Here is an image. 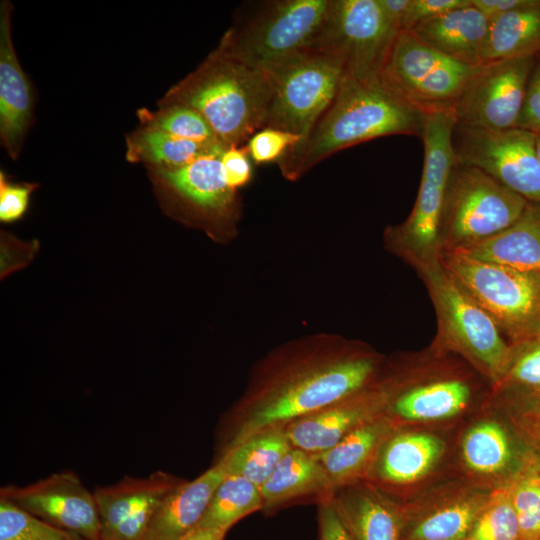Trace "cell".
Returning a JSON list of instances; mask_svg holds the SVG:
<instances>
[{"mask_svg": "<svg viewBox=\"0 0 540 540\" xmlns=\"http://www.w3.org/2000/svg\"><path fill=\"white\" fill-rule=\"evenodd\" d=\"M374 370L367 357L311 356L282 371L233 413L221 455L254 434L317 412L362 389Z\"/></svg>", "mask_w": 540, "mask_h": 540, "instance_id": "1", "label": "cell"}, {"mask_svg": "<svg viewBox=\"0 0 540 540\" xmlns=\"http://www.w3.org/2000/svg\"><path fill=\"white\" fill-rule=\"evenodd\" d=\"M426 113L386 88L345 75L331 105L299 144L278 161L296 179L327 157L356 144L390 135L421 137Z\"/></svg>", "mask_w": 540, "mask_h": 540, "instance_id": "2", "label": "cell"}, {"mask_svg": "<svg viewBox=\"0 0 540 540\" xmlns=\"http://www.w3.org/2000/svg\"><path fill=\"white\" fill-rule=\"evenodd\" d=\"M271 95L265 71L217 47L166 93L160 106L180 104L198 111L227 148L264 128Z\"/></svg>", "mask_w": 540, "mask_h": 540, "instance_id": "3", "label": "cell"}, {"mask_svg": "<svg viewBox=\"0 0 540 540\" xmlns=\"http://www.w3.org/2000/svg\"><path fill=\"white\" fill-rule=\"evenodd\" d=\"M447 274L517 345L540 333V274L478 260L457 249H440Z\"/></svg>", "mask_w": 540, "mask_h": 540, "instance_id": "4", "label": "cell"}, {"mask_svg": "<svg viewBox=\"0 0 540 540\" xmlns=\"http://www.w3.org/2000/svg\"><path fill=\"white\" fill-rule=\"evenodd\" d=\"M331 0L269 2L238 28L229 29L218 47L265 72L317 44Z\"/></svg>", "mask_w": 540, "mask_h": 540, "instance_id": "5", "label": "cell"}, {"mask_svg": "<svg viewBox=\"0 0 540 540\" xmlns=\"http://www.w3.org/2000/svg\"><path fill=\"white\" fill-rule=\"evenodd\" d=\"M528 202L482 170L456 161L440 220V249L461 248L503 231Z\"/></svg>", "mask_w": 540, "mask_h": 540, "instance_id": "6", "label": "cell"}, {"mask_svg": "<svg viewBox=\"0 0 540 540\" xmlns=\"http://www.w3.org/2000/svg\"><path fill=\"white\" fill-rule=\"evenodd\" d=\"M266 73L272 95L264 128L281 129L304 140L333 102L346 71L336 53L314 47Z\"/></svg>", "mask_w": 540, "mask_h": 540, "instance_id": "7", "label": "cell"}, {"mask_svg": "<svg viewBox=\"0 0 540 540\" xmlns=\"http://www.w3.org/2000/svg\"><path fill=\"white\" fill-rule=\"evenodd\" d=\"M454 108L428 112L421 138L424 146L422 177L414 208L399 227L400 241L427 263L439 257V227L451 170L456 163L453 132Z\"/></svg>", "mask_w": 540, "mask_h": 540, "instance_id": "8", "label": "cell"}, {"mask_svg": "<svg viewBox=\"0 0 540 540\" xmlns=\"http://www.w3.org/2000/svg\"><path fill=\"white\" fill-rule=\"evenodd\" d=\"M477 67L455 61L409 31H401L380 81L403 100L428 113L454 108Z\"/></svg>", "mask_w": 540, "mask_h": 540, "instance_id": "9", "label": "cell"}, {"mask_svg": "<svg viewBox=\"0 0 540 540\" xmlns=\"http://www.w3.org/2000/svg\"><path fill=\"white\" fill-rule=\"evenodd\" d=\"M400 32L378 0H331L326 25L315 47L336 53L345 64V75L364 83H378Z\"/></svg>", "mask_w": 540, "mask_h": 540, "instance_id": "10", "label": "cell"}, {"mask_svg": "<svg viewBox=\"0 0 540 540\" xmlns=\"http://www.w3.org/2000/svg\"><path fill=\"white\" fill-rule=\"evenodd\" d=\"M445 336L496 381L508 370L514 348L494 320L447 274L439 257L420 264Z\"/></svg>", "mask_w": 540, "mask_h": 540, "instance_id": "11", "label": "cell"}, {"mask_svg": "<svg viewBox=\"0 0 540 540\" xmlns=\"http://www.w3.org/2000/svg\"><path fill=\"white\" fill-rule=\"evenodd\" d=\"M456 161L478 168L531 202H540V163L535 133L519 127L483 129L456 126Z\"/></svg>", "mask_w": 540, "mask_h": 540, "instance_id": "12", "label": "cell"}, {"mask_svg": "<svg viewBox=\"0 0 540 540\" xmlns=\"http://www.w3.org/2000/svg\"><path fill=\"white\" fill-rule=\"evenodd\" d=\"M536 57L486 62L477 67L454 106L456 126L517 127Z\"/></svg>", "mask_w": 540, "mask_h": 540, "instance_id": "13", "label": "cell"}, {"mask_svg": "<svg viewBox=\"0 0 540 540\" xmlns=\"http://www.w3.org/2000/svg\"><path fill=\"white\" fill-rule=\"evenodd\" d=\"M0 498L86 540H101L94 493L72 470L53 473L25 486H3Z\"/></svg>", "mask_w": 540, "mask_h": 540, "instance_id": "14", "label": "cell"}, {"mask_svg": "<svg viewBox=\"0 0 540 540\" xmlns=\"http://www.w3.org/2000/svg\"><path fill=\"white\" fill-rule=\"evenodd\" d=\"M184 481L165 471L97 487L101 540H145L165 499Z\"/></svg>", "mask_w": 540, "mask_h": 540, "instance_id": "15", "label": "cell"}, {"mask_svg": "<svg viewBox=\"0 0 540 540\" xmlns=\"http://www.w3.org/2000/svg\"><path fill=\"white\" fill-rule=\"evenodd\" d=\"M389 399L386 390L357 392L284 427L293 447L319 454L349 432L380 417Z\"/></svg>", "mask_w": 540, "mask_h": 540, "instance_id": "16", "label": "cell"}, {"mask_svg": "<svg viewBox=\"0 0 540 540\" xmlns=\"http://www.w3.org/2000/svg\"><path fill=\"white\" fill-rule=\"evenodd\" d=\"M11 4L0 5V136L10 157L16 158L31 119L32 92L19 64L11 34Z\"/></svg>", "mask_w": 540, "mask_h": 540, "instance_id": "17", "label": "cell"}, {"mask_svg": "<svg viewBox=\"0 0 540 540\" xmlns=\"http://www.w3.org/2000/svg\"><path fill=\"white\" fill-rule=\"evenodd\" d=\"M490 21L471 4L423 21L409 30L418 40L468 66L483 64Z\"/></svg>", "mask_w": 540, "mask_h": 540, "instance_id": "18", "label": "cell"}, {"mask_svg": "<svg viewBox=\"0 0 540 540\" xmlns=\"http://www.w3.org/2000/svg\"><path fill=\"white\" fill-rule=\"evenodd\" d=\"M228 474V459L223 455L192 481L184 480L163 502L145 540H181L197 527L210 500Z\"/></svg>", "mask_w": 540, "mask_h": 540, "instance_id": "19", "label": "cell"}, {"mask_svg": "<svg viewBox=\"0 0 540 540\" xmlns=\"http://www.w3.org/2000/svg\"><path fill=\"white\" fill-rule=\"evenodd\" d=\"M457 249L469 257L540 274V202L529 201L511 226Z\"/></svg>", "mask_w": 540, "mask_h": 540, "instance_id": "20", "label": "cell"}, {"mask_svg": "<svg viewBox=\"0 0 540 540\" xmlns=\"http://www.w3.org/2000/svg\"><path fill=\"white\" fill-rule=\"evenodd\" d=\"M332 492L327 473L317 455L292 447L260 486L262 510L270 511L305 495L317 494L323 498Z\"/></svg>", "mask_w": 540, "mask_h": 540, "instance_id": "21", "label": "cell"}, {"mask_svg": "<svg viewBox=\"0 0 540 540\" xmlns=\"http://www.w3.org/2000/svg\"><path fill=\"white\" fill-rule=\"evenodd\" d=\"M389 431V422L380 416L352 430L330 449L316 454L333 491L353 483L364 473Z\"/></svg>", "mask_w": 540, "mask_h": 540, "instance_id": "22", "label": "cell"}, {"mask_svg": "<svg viewBox=\"0 0 540 540\" xmlns=\"http://www.w3.org/2000/svg\"><path fill=\"white\" fill-rule=\"evenodd\" d=\"M219 154L201 157L174 170L157 169L158 175L197 208L218 214L229 212L235 190L225 180Z\"/></svg>", "mask_w": 540, "mask_h": 540, "instance_id": "23", "label": "cell"}, {"mask_svg": "<svg viewBox=\"0 0 540 540\" xmlns=\"http://www.w3.org/2000/svg\"><path fill=\"white\" fill-rule=\"evenodd\" d=\"M440 439L422 433L393 436L378 451L377 474L395 484L414 482L423 477L443 453Z\"/></svg>", "mask_w": 540, "mask_h": 540, "instance_id": "24", "label": "cell"}, {"mask_svg": "<svg viewBox=\"0 0 540 540\" xmlns=\"http://www.w3.org/2000/svg\"><path fill=\"white\" fill-rule=\"evenodd\" d=\"M540 53V0L490 21L483 63L537 57Z\"/></svg>", "mask_w": 540, "mask_h": 540, "instance_id": "25", "label": "cell"}, {"mask_svg": "<svg viewBox=\"0 0 540 540\" xmlns=\"http://www.w3.org/2000/svg\"><path fill=\"white\" fill-rule=\"evenodd\" d=\"M331 498L355 540H402L403 516L378 494L365 491L351 496L333 491Z\"/></svg>", "mask_w": 540, "mask_h": 540, "instance_id": "26", "label": "cell"}, {"mask_svg": "<svg viewBox=\"0 0 540 540\" xmlns=\"http://www.w3.org/2000/svg\"><path fill=\"white\" fill-rule=\"evenodd\" d=\"M225 148L222 144L194 142L142 126L127 139L126 155L130 161L148 162L160 170H174L201 157L222 153Z\"/></svg>", "mask_w": 540, "mask_h": 540, "instance_id": "27", "label": "cell"}, {"mask_svg": "<svg viewBox=\"0 0 540 540\" xmlns=\"http://www.w3.org/2000/svg\"><path fill=\"white\" fill-rule=\"evenodd\" d=\"M292 447L284 427H274L254 434L223 455L228 459V474L260 488Z\"/></svg>", "mask_w": 540, "mask_h": 540, "instance_id": "28", "label": "cell"}, {"mask_svg": "<svg viewBox=\"0 0 540 540\" xmlns=\"http://www.w3.org/2000/svg\"><path fill=\"white\" fill-rule=\"evenodd\" d=\"M468 386L458 380L431 383L400 396L393 409L408 420H436L459 413L469 399Z\"/></svg>", "mask_w": 540, "mask_h": 540, "instance_id": "29", "label": "cell"}, {"mask_svg": "<svg viewBox=\"0 0 540 540\" xmlns=\"http://www.w3.org/2000/svg\"><path fill=\"white\" fill-rule=\"evenodd\" d=\"M258 510H262L260 488L241 476L227 474L197 527L227 533L236 522Z\"/></svg>", "mask_w": 540, "mask_h": 540, "instance_id": "30", "label": "cell"}, {"mask_svg": "<svg viewBox=\"0 0 540 540\" xmlns=\"http://www.w3.org/2000/svg\"><path fill=\"white\" fill-rule=\"evenodd\" d=\"M485 501L458 500L403 524L402 540H465Z\"/></svg>", "mask_w": 540, "mask_h": 540, "instance_id": "31", "label": "cell"}, {"mask_svg": "<svg viewBox=\"0 0 540 540\" xmlns=\"http://www.w3.org/2000/svg\"><path fill=\"white\" fill-rule=\"evenodd\" d=\"M463 458L473 471L483 474L506 469L513 458V447L506 431L495 422H482L464 436Z\"/></svg>", "mask_w": 540, "mask_h": 540, "instance_id": "32", "label": "cell"}, {"mask_svg": "<svg viewBox=\"0 0 540 540\" xmlns=\"http://www.w3.org/2000/svg\"><path fill=\"white\" fill-rule=\"evenodd\" d=\"M139 119L144 127L157 129L179 138L199 143L222 144L206 119L188 106L163 105L155 112L141 109Z\"/></svg>", "mask_w": 540, "mask_h": 540, "instance_id": "33", "label": "cell"}, {"mask_svg": "<svg viewBox=\"0 0 540 540\" xmlns=\"http://www.w3.org/2000/svg\"><path fill=\"white\" fill-rule=\"evenodd\" d=\"M522 540H540V465L530 460L508 484Z\"/></svg>", "mask_w": 540, "mask_h": 540, "instance_id": "34", "label": "cell"}, {"mask_svg": "<svg viewBox=\"0 0 540 540\" xmlns=\"http://www.w3.org/2000/svg\"><path fill=\"white\" fill-rule=\"evenodd\" d=\"M465 540H522L508 485L487 498Z\"/></svg>", "mask_w": 540, "mask_h": 540, "instance_id": "35", "label": "cell"}, {"mask_svg": "<svg viewBox=\"0 0 540 540\" xmlns=\"http://www.w3.org/2000/svg\"><path fill=\"white\" fill-rule=\"evenodd\" d=\"M0 540H86L0 498Z\"/></svg>", "mask_w": 540, "mask_h": 540, "instance_id": "36", "label": "cell"}, {"mask_svg": "<svg viewBox=\"0 0 540 540\" xmlns=\"http://www.w3.org/2000/svg\"><path fill=\"white\" fill-rule=\"evenodd\" d=\"M513 348L510 366L499 381L533 404L529 412L538 410L540 409V339L535 338L513 345Z\"/></svg>", "mask_w": 540, "mask_h": 540, "instance_id": "37", "label": "cell"}, {"mask_svg": "<svg viewBox=\"0 0 540 540\" xmlns=\"http://www.w3.org/2000/svg\"><path fill=\"white\" fill-rule=\"evenodd\" d=\"M301 137L293 133L265 127L254 133L245 146L249 157L257 164L279 161L292 147L301 142Z\"/></svg>", "mask_w": 540, "mask_h": 540, "instance_id": "38", "label": "cell"}, {"mask_svg": "<svg viewBox=\"0 0 540 540\" xmlns=\"http://www.w3.org/2000/svg\"><path fill=\"white\" fill-rule=\"evenodd\" d=\"M319 540H355L331 495L319 499Z\"/></svg>", "mask_w": 540, "mask_h": 540, "instance_id": "39", "label": "cell"}, {"mask_svg": "<svg viewBox=\"0 0 540 540\" xmlns=\"http://www.w3.org/2000/svg\"><path fill=\"white\" fill-rule=\"evenodd\" d=\"M225 180L234 190L245 185L251 178L252 167L246 147L229 146L220 155Z\"/></svg>", "mask_w": 540, "mask_h": 540, "instance_id": "40", "label": "cell"}, {"mask_svg": "<svg viewBox=\"0 0 540 540\" xmlns=\"http://www.w3.org/2000/svg\"><path fill=\"white\" fill-rule=\"evenodd\" d=\"M34 186L10 185L4 173H0V220L12 222L19 219L27 209L29 196Z\"/></svg>", "mask_w": 540, "mask_h": 540, "instance_id": "41", "label": "cell"}, {"mask_svg": "<svg viewBox=\"0 0 540 540\" xmlns=\"http://www.w3.org/2000/svg\"><path fill=\"white\" fill-rule=\"evenodd\" d=\"M517 127L540 131V59L530 74Z\"/></svg>", "mask_w": 540, "mask_h": 540, "instance_id": "42", "label": "cell"}, {"mask_svg": "<svg viewBox=\"0 0 540 540\" xmlns=\"http://www.w3.org/2000/svg\"><path fill=\"white\" fill-rule=\"evenodd\" d=\"M469 4H471V0H411L402 31L409 30L423 21L452 9Z\"/></svg>", "mask_w": 540, "mask_h": 540, "instance_id": "43", "label": "cell"}, {"mask_svg": "<svg viewBox=\"0 0 540 540\" xmlns=\"http://www.w3.org/2000/svg\"><path fill=\"white\" fill-rule=\"evenodd\" d=\"M532 2L533 0H472V5L491 21Z\"/></svg>", "mask_w": 540, "mask_h": 540, "instance_id": "44", "label": "cell"}, {"mask_svg": "<svg viewBox=\"0 0 540 540\" xmlns=\"http://www.w3.org/2000/svg\"><path fill=\"white\" fill-rule=\"evenodd\" d=\"M389 21L401 31L411 0H378Z\"/></svg>", "mask_w": 540, "mask_h": 540, "instance_id": "45", "label": "cell"}, {"mask_svg": "<svg viewBox=\"0 0 540 540\" xmlns=\"http://www.w3.org/2000/svg\"><path fill=\"white\" fill-rule=\"evenodd\" d=\"M226 533L205 527H196L181 540H224Z\"/></svg>", "mask_w": 540, "mask_h": 540, "instance_id": "46", "label": "cell"}, {"mask_svg": "<svg viewBox=\"0 0 540 540\" xmlns=\"http://www.w3.org/2000/svg\"><path fill=\"white\" fill-rule=\"evenodd\" d=\"M526 430L531 441L540 448V409L529 412Z\"/></svg>", "mask_w": 540, "mask_h": 540, "instance_id": "47", "label": "cell"}, {"mask_svg": "<svg viewBox=\"0 0 540 540\" xmlns=\"http://www.w3.org/2000/svg\"><path fill=\"white\" fill-rule=\"evenodd\" d=\"M535 144H536L537 158L540 163V131L535 132Z\"/></svg>", "mask_w": 540, "mask_h": 540, "instance_id": "48", "label": "cell"}, {"mask_svg": "<svg viewBox=\"0 0 540 540\" xmlns=\"http://www.w3.org/2000/svg\"><path fill=\"white\" fill-rule=\"evenodd\" d=\"M536 58L540 59V53H539V54L537 55V57H536Z\"/></svg>", "mask_w": 540, "mask_h": 540, "instance_id": "49", "label": "cell"}, {"mask_svg": "<svg viewBox=\"0 0 540 540\" xmlns=\"http://www.w3.org/2000/svg\"><path fill=\"white\" fill-rule=\"evenodd\" d=\"M537 338H539V339H540V333H539V335H538V337H537Z\"/></svg>", "mask_w": 540, "mask_h": 540, "instance_id": "50", "label": "cell"}, {"mask_svg": "<svg viewBox=\"0 0 540 540\" xmlns=\"http://www.w3.org/2000/svg\"><path fill=\"white\" fill-rule=\"evenodd\" d=\"M540 465V464H539Z\"/></svg>", "mask_w": 540, "mask_h": 540, "instance_id": "51", "label": "cell"}]
</instances>
